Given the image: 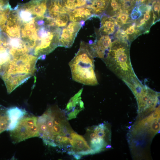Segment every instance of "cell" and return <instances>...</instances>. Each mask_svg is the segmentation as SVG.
<instances>
[{"instance_id":"6da1fadb","label":"cell","mask_w":160,"mask_h":160,"mask_svg":"<svg viewBox=\"0 0 160 160\" xmlns=\"http://www.w3.org/2000/svg\"><path fill=\"white\" fill-rule=\"evenodd\" d=\"M64 111L57 105L49 107L38 117L39 137L45 144L58 148L67 153L72 152L71 133L74 132Z\"/></svg>"},{"instance_id":"7a4b0ae2","label":"cell","mask_w":160,"mask_h":160,"mask_svg":"<svg viewBox=\"0 0 160 160\" xmlns=\"http://www.w3.org/2000/svg\"><path fill=\"white\" fill-rule=\"evenodd\" d=\"M160 130V106L139 118L128 134V140L132 152L145 149Z\"/></svg>"},{"instance_id":"3957f363","label":"cell","mask_w":160,"mask_h":160,"mask_svg":"<svg viewBox=\"0 0 160 160\" xmlns=\"http://www.w3.org/2000/svg\"><path fill=\"white\" fill-rule=\"evenodd\" d=\"M130 45L126 41L115 39L103 60L109 69L124 82L137 76L131 62Z\"/></svg>"},{"instance_id":"277c9868","label":"cell","mask_w":160,"mask_h":160,"mask_svg":"<svg viewBox=\"0 0 160 160\" xmlns=\"http://www.w3.org/2000/svg\"><path fill=\"white\" fill-rule=\"evenodd\" d=\"M94 57L89 44L81 41L78 52L69 63L73 80L86 85L98 84L95 72Z\"/></svg>"},{"instance_id":"5b68a950","label":"cell","mask_w":160,"mask_h":160,"mask_svg":"<svg viewBox=\"0 0 160 160\" xmlns=\"http://www.w3.org/2000/svg\"><path fill=\"white\" fill-rule=\"evenodd\" d=\"M111 136L109 124L102 123L87 128L85 139L95 154L111 148Z\"/></svg>"},{"instance_id":"8992f818","label":"cell","mask_w":160,"mask_h":160,"mask_svg":"<svg viewBox=\"0 0 160 160\" xmlns=\"http://www.w3.org/2000/svg\"><path fill=\"white\" fill-rule=\"evenodd\" d=\"M38 118L34 116H25L19 121L15 129L10 131V136L14 143L39 137Z\"/></svg>"},{"instance_id":"52a82bcc","label":"cell","mask_w":160,"mask_h":160,"mask_svg":"<svg viewBox=\"0 0 160 160\" xmlns=\"http://www.w3.org/2000/svg\"><path fill=\"white\" fill-rule=\"evenodd\" d=\"M159 97V92L145 85L144 88L136 98L138 114H148L154 111L160 105Z\"/></svg>"},{"instance_id":"ba28073f","label":"cell","mask_w":160,"mask_h":160,"mask_svg":"<svg viewBox=\"0 0 160 160\" xmlns=\"http://www.w3.org/2000/svg\"><path fill=\"white\" fill-rule=\"evenodd\" d=\"M141 12L140 16L133 21L141 34L147 33L151 27L157 22L152 9L151 5L136 4Z\"/></svg>"},{"instance_id":"9c48e42d","label":"cell","mask_w":160,"mask_h":160,"mask_svg":"<svg viewBox=\"0 0 160 160\" xmlns=\"http://www.w3.org/2000/svg\"><path fill=\"white\" fill-rule=\"evenodd\" d=\"M99 30L98 29L95 31V40L89 45L94 57L103 60L110 48L112 43L111 37L109 35L100 34Z\"/></svg>"},{"instance_id":"30bf717a","label":"cell","mask_w":160,"mask_h":160,"mask_svg":"<svg viewBox=\"0 0 160 160\" xmlns=\"http://www.w3.org/2000/svg\"><path fill=\"white\" fill-rule=\"evenodd\" d=\"M82 25L81 22H71L67 26L61 29L58 46L66 48L71 47Z\"/></svg>"},{"instance_id":"8fae6325","label":"cell","mask_w":160,"mask_h":160,"mask_svg":"<svg viewBox=\"0 0 160 160\" xmlns=\"http://www.w3.org/2000/svg\"><path fill=\"white\" fill-rule=\"evenodd\" d=\"M71 144L74 157L89 154H93V153L85 139L82 136L74 132L71 133Z\"/></svg>"},{"instance_id":"7c38bea8","label":"cell","mask_w":160,"mask_h":160,"mask_svg":"<svg viewBox=\"0 0 160 160\" xmlns=\"http://www.w3.org/2000/svg\"><path fill=\"white\" fill-rule=\"evenodd\" d=\"M141 34L136 28L135 23L133 21L131 23L119 28L114 36V38L124 41L130 44L134 40Z\"/></svg>"},{"instance_id":"4fadbf2b","label":"cell","mask_w":160,"mask_h":160,"mask_svg":"<svg viewBox=\"0 0 160 160\" xmlns=\"http://www.w3.org/2000/svg\"><path fill=\"white\" fill-rule=\"evenodd\" d=\"M47 0H31L27 3L18 5L21 8L29 12L33 16L43 20L47 9Z\"/></svg>"},{"instance_id":"5bb4252c","label":"cell","mask_w":160,"mask_h":160,"mask_svg":"<svg viewBox=\"0 0 160 160\" xmlns=\"http://www.w3.org/2000/svg\"><path fill=\"white\" fill-rule=\"evenodd\" d=\"M100 25L99 32L102 35L114 36L119 29L115 17L103 14L100 17Z\"/></svg>"},{"instance_id":"9a60e30c","label":"cell","mask_w":160,"mask_h":160,"mask_svg":"<svg viewBox=\"0 0 160 160\" xmlns=\"http://www.w3.org/2000/svg\"><path fill=\"white\" fill-rule=\"evenodd\" d=\"M71 22H81L84 21L95 15L92 9L87 5L76 8L68 14Z\"/></svg>"},{"instance_id":"2e32d148","label":"cell","mask_w":160,"mask_h":160,"mask_svg":"<svg viewBox=\"0 0 160 160\" xmlns=\"http://www.w3.org/2000/svg\"><path fill=\"white\" fill-rule=\"evenodd\" d=\"M7 113L9 123L6 130L11 131L15 129L19 121L27 114V111L24 109L13 107L7 108Z\"/></svg>"},{"instance_id":"e0dca14e","label":"cell","mask_w":160,"mask_h":160,"mask_svg":"<svg viewBox=\"0 0 160 160\" xmlns=\"http://www.w3.org/2000/svg\"><path fill=\"white\" fill-rule=\"evenodd\" d=\"M83 89H81L68 102L64 112L67 115V119L71 120L76 118L78 114L80 111L75 109L77 105H79L82 101L80 97Z\"/></svg>"},{"instance_id":"ac0fdd59","label":"cell","mask_w":160,"mask_h":160,"mask_svg":"<svg viewBox=\"0 0 160 160\" xmlns=\"http://www.w3.org/2000/svg\"><path fill=\"white\" fill-rule=\"evenodd\" d=\"M69 20L68 14H64L55 18L45 19L44 25L52 27L63 28L67 25Z\"/></svg>"},{"instance_id":"d6986e66","label":"cell","mask_w":160,"mask_h":160,"mask_svg":"<svg viewBox=\"0 0 160 160\" xmlns=\"http://www.w3.org/2000/svg\"><path fill=\"white\" fill-rule=\"evenodd\" d=\"M110 0H94L87 5L93 10L94 15L100 17L105 12Z\"/></svg>"},{"instance_id":"ffe728a7","label":"cell","mask_w":160,"mask_h":160,"mask_svg":"<svg viewBox=\"0 0 160 160\" xmlns=\"http://www.w3.org/2000/svg\"><path fill=\"white\" fill-rule=\"evenodd\" d=\"M122 10V0H110L108 6L103 14L115 17Z\"/></svg>"},{"instance_id":"44dd1931","label":"cell","mask_w":160,"mask_h":160,"mask_svg":"<svg viewBox=\"0 0 160 160\" xmlns=\"http://www.w3.org/2000/svg\"><path fill=\"white\" fill-rule=\"evenodd\" d=\"M130 12L122 10L115 18L119 28L132 23V20L130 17Z\"/></svg>"},{"instance_id":"7402d4cb","label":"cell","mask_w":160,"mask_h":160,"mask_svg":"<svg viewBox=\"0 0 160 160\" xmlns=\"http://www.w3.org/2000/svg\"><path fill=\"white\" fill-rule=\"evenodd\" d=\"M64 7L70 12L77 7L87 5V0H62Z\"/></svg>"},{"instance_id":"603a6c76","label":"cell","mask_w":160,"mask_h":160,"mask_svg":"<svg viewBox=\"0 0 160 160\" xmlns=\"http://www.w3.org/2000/svg\"><path fill=\"white\" fill-rule=\"evenodd\" d=\"M152 9L155 16L156 22L159 21L160 19V1L159 0H154L151 4Z\"/></svg>"},{"instance_id":"cb8c5ba5","label":"cell","mask_w":160,"mask_h":160,"mask_svg":"<svg viewBox=\"0 0 160 160\" xmlns=\"http://www.w3.org/2000/svg\"><path fill=\"white\" fill-rule=\"evenodd\" d=\"M10 8L2 12H0V28L4 25L8 19L10 11L12 9Z\"/></svg>"},{"instance_id":"d4e9b609","label":"cell","mask_w":160,"mask_h":160,"mask_svg":"<svg viewBox=\"0 0 160 160\" xmlns=\"http://www.w3.org/2000/svg\"><path fill=\"white\" fill-rule=\"evenodd\" d=\"M94 0H90L91 1V2H90V3L92 1H93Z\"/></svg>"}]
</instances>
